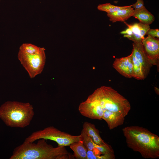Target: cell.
<instances>
[{"label":"cell","mask_w":159,"mask_h":159,"mask_svg":"<svg viewBox=\"0 0 159 159\" xmlns=\"http://www.w3.org/2000/svg\"><path fill=\"white\" fill-rule=\"evenodd\" d=\"M34 114L33 106L29 102L7 101L0 107V118L11 127L23 128L28 126Z\"/></svg>","instance_id":"4"},{"label":"cell","mask_w":159,"mask_h":159,"mask_svg":"<svg viewBox=\"0 0 159 159\" xmlns=\"http://www.w3.org/2000/svg\"><path fill=\"white\" fill-rule=\"evenodd\" d=\"M45 49L29 43L23 44L20 47L18 58L31 78L40 74L46 62Z\"/></svg>","instance_id":"5"},{"label":"cell","mask_w":159,"mask_h":159,"mask_svg":"<svg viewBox=\"0 0 159 159\" xmlns=\"http://www.w3.org/2000/svg\"><path fill=\"white\" fill-rule=\"evenodd\" d=\"M158 89L156 87H155V92L157 94L159 95V90H158Z\"/></svg>","instance_id":"21"},{"label":"cell","mask_w":159,"mask_h":159,"mask_svg":"<svg viewBox=\"0 0 159 159\" xmlns=\"http://www.w3.org/2000/svg\"><path fill=\"white\" fill-rule=\"evenodd\" d=\"M132 46V77L137 80H143L148 74L153 65L146 54L142 42H134Z\"/></svg>","instance_id":"7"},{"label":"cell","mask_w":159,"mask_h":159,"mask_svg":"<svg viewBox=\"0 0 159 159\" xmlns=\"http://www.w3.org/2000/svg\"><path fill=\"white\" fill-rule=\"evenodd\" d=\"M122 131L128 148L145 158L159 157V137L157 135L138 126L126 127Z\"/></svg>","instance_id":"2"},{"label":"cell","mask_w":159,"mask_h":159,"mask_svg":"<svg viewBox=\"0 0 159 159\" xmlns=\"http://www.w3.org/2000/svg\"><path fill=\"white\" fill-rule=\"evenodd\" d=\"M148 35H150L153 37H157L158 38L159 37V29H150L147 32L146 34Z\"/></svg>","instance_id":"19"},{"label":"cell","mask_w":159,"mask_h":159,"mask_svg":"<svg viewBox=\"0 0 159 159\" xmlns=\"http://www.w3.org/2000/svg\"><path fill=\"white\" fill-rule=\"evenodd\" d=\"M131 109L129 101L112 87L102 86L96 89L78 107L80 113L88 118L101 120L109 111L125 117Z\"/></svg>","instance_id":"1"},{"label":"cell","mask_w":159,"mask_h":159,"mask_svg":"<svg viewBox=\"0 0 159 159\" xmlns=\"http://www.w3.org/2000/svg\"><path fill=\"white\" fill-rule=\"evenodd\" d=\"M81 140L87 150H93L95 149V144L90 137L82 130L81 134Z\"/></svg>","instance_id":"17"},{"label":"cell","mask_w":159,"mask_h":159,"mask_svg":"<svg viewBox=\"0 0 159 159\" xmlns=\"http://www.w3.org/2000/svg\"><path fill=\"white\" fill-rule=\"evenodd\" d=\"M144 6L143 0H136V2L132 5V7L134 9H138L143 7Z\"/></svg>","instance_id":"20"},{"label":"cell","mask_w":159,"mask_h":159,"mask_svg":"<svg viewBox=\"0 0 159 159\" xmlns=\"http://www.w3.org/2000/svg\"><path fill=\"white\" fill-rule=\"evenodd\" d=\"M114 155L112 154L99 155L96 154L93 150H87V159H113Z\"/></svg>","instance_id":"18"},{"label":"cell","mask_w":159,"mask_h":159,"mask_svg":"<svg viewBox=\"0 0 159 159\" xmlns=\"http://www.w3.org/2000/svg\"><path fill=\"white\" fill-rule=\"evenodd\" d=\"M42 139L52 140L56 142L58 146L64 147L69 146L72 143L81 140L80 135H72L50 126L33 132L24 141L34 142Z\"/></svg>","instance_id":"6"},{"label":"cell","mask_w":159,"mask_h":159,"mask_svg":"<svg viewBox=\"0 0 159 159\" xmlns=\"http://www.w3.org/2000/svg\"><path fill=\"white\" fill-rule=\"evenodd\" d=\"M132 52L125 57L116 58L112 64L113 67L120 74L127 78L132 77L133 65Z\"/></svg>","instance_id":"10"},{"label":"cell","mask_w":159,"mask_h":159,"mask_svg":"<svg viewBox=\"0 0 159 159\" xmlns=\"http://www.w3.org/2000/svg\"><path fill=\"white\" fill-rule=\"evenodd\" d=\"M144 51L152 65L158 66L159 60V39L150 35L142 41Z\"/></svg>","instance_id":"9"},{"label":"cell","mask_w":159,"mask_h":159,"mask_svg":"<svg viewBox=\"0 0 159 159\" xmlns=\"http://www.w3.org/2000/svg\"><path fill=\"white\" fill-rule=\"evenodd\" d=\"M82 130L96 144L102 145L106 143L101 138L100 132L95 125L87 122H85L83 125Z\"/></svg>","instance_id":"12"},{"label":"cell","mask_w":159,"mask_h":159,"mask_svg":"<svg viewBox=\"0 0 159 159\" xmlns=\"http://www.w3.org/2000/svg\"><path fill=\"white\" fill-rule=\"evenodd\" d=\"M132 16L138 19L139 23L149 25L155 20L154 15L144 6L138 9H134Z\"/></svg>","instance_id":"14"},{"label":"cell","mask_w":159,"mask_h":159,"mask_svg":"<svg viewBox=\"0 0 159 159\" xmlns=\"http://www.w3.org/2000/svg\"><path fill=\"white\" fill-rule=\"evenodd\" d=\"M132 5L127 6H118L112 5L110 3H106L99 5L97 6V9L100 11L111 13L119 10L129 8Z\"/></svg>","instance_id":"16"},{"label":"cell","mask_w":159,"mask_h":159,"mask_svg":"<svg viewBox=\"0 0 159 159\" xmlns=\"http://www.w3.org/2000/svg\"><path fill=\"white\" fill-rule=\"evenodd\" d=\"M46 140L40 139L37 143L24 141L14 149L10 159H71L74 158L65 147H54Z\"/></svg>","instance_id":"3"},{"label":"cell","mask_w":159,"mask_h":159,"mask_svg":"<svg viewBox=\"0 0 159 159\" xmlns=\"http://www.w3.org/2000/svg\"><path fill=\"white\" fill-rule=\"evenodd\" d=\"M73 151V156L77 159H87V149L81 140L75 142L69 145Z\"/></svg>","instance_id":"15"},{"label":"cell","mask_w":159,"mask_h":159,"mask_svg":"<svg viewBox=\"0 0 159 159\" xmlns=\"http://www.w3.org/2000/svg\"><path fill=\"white\" fill-rule=\"evenodd\" d=\"M125 118L119 114L106 111L104 112L102 119L105 121L109 129L111 130L123 125Z\"/></svg>","instance_id":"11"},{"label":"cell","mask_w":159,"mask_h":159,"mask_svg":"<svg viewBox=\"0 0 159 159\" xmlns=\"http://www.w3.org/2000/svg\"><path fill=\"white\" fill-rule=\"evenodd\" d=\"M124 22L128 28L121 31L120 34H123L124 37L127 38L135 42H142L145 35L150 29L149 25L139 22L132 24H129L125 21Z\"/></svg>","instance_id":"8"},{"label":"cell","mask_w":159,"mask_h":159,"mask_svg":"<svg viewBox=\"0 0 159 159\" xmlns=\"http://www.w3.org/2000/svg\"><path fill=\"white\" fill-rule=\"evenodd\" d=\"M134 9L132 6L111 13H107L110 20L113 23L117 21L124 22L132 16Z\"/></svg>","instance_id":"13"}]
</instances>
